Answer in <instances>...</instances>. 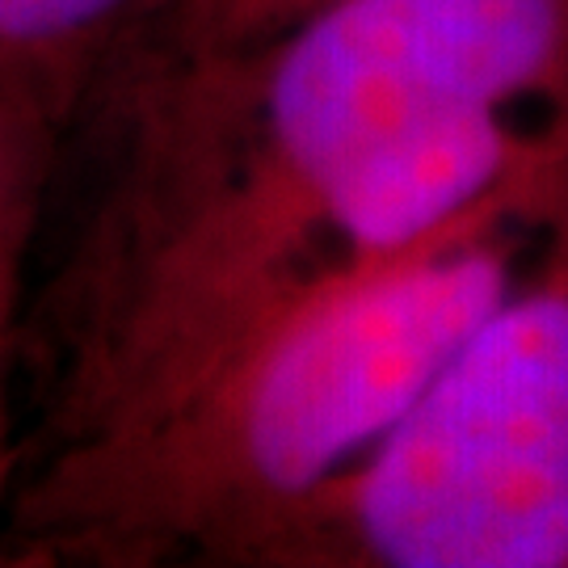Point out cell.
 <instances>
[{
    "instance_id": "obj_2",
    "label": "cell",
    "mask_w": 568,
    "mask_h": 568,
    "mask_svg": "<svg viewBox=\"0 0 568 568\" xmlns=\"http://www.w3.org/2000/svg\"><path fill=\"white\" fill-rule=\"evenodd\" d=\"M241 565L568 568V194L400 426Z\"/></svg>"
},
{
    "instance_id": "obj_1",
    "label": "cell",
    "mask_w": 568,
    "mask_h": 568,
    "mask_svg": "<svg viewBox=\"0 0 568 568\" xmlns=\"http://www.w3.org/2000/svg\"><path fill=\"white\" fill-rule=\"evenodd\" d=\"M560 203L506 206L286 286L140 408L60 443L21 497L26 527L105 560L241 565L400 426Z\"/></svg>"
},
{
    "instance_id": "obj_5",
    "label": "cell",
    "mask_w": 568,
    "mask_h": 568,
    "mask_svg": "<svg viewBox=\"0 0 568 568\" xmlns=\"http://www.w3.org/2000/svg\"><path fill=\"white\" fill-rule=\"evenodd\" d=\"M325 0H190L185 9V34L215 42L257 39L265 30L300 18Z\"/></svg>"
},
{
    "instance_id": "obj_3",
    "label": "cell",
    "mask_w": 568,
    "mask_h": 568,
    "mask_svg": "<svg viewBox=\"0 0 568 568\" xmlns=\"http://www.w3.org/2000/svg\"><path fill=\"white\" fill-rule=\"evenodd\" d=\"M47 148V98L0 93V509L13 480V354H18L26 257L34 241Z\"/></svg>"
},
{
    "instance_id": "obj_4",
    "label": "cell",
    "mask_w": 568,
    "mask_h": 568,
    "mask_svg": "<svg viewBox=\"0 0 568 568\" xmlns=\"http://www.w3.org/2000/svg\"><path fill=\"white\" fill-rule=\"evenodd\" d=\"M164 4L190 0H0V93L47 98L60 72Z\"/></svg>"
}]
</instances>
